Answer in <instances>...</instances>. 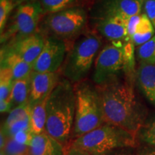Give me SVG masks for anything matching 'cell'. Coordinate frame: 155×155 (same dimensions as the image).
Listing matches in <instances>:
<instances>
[{
	"label": "cell",
	"mask_w": 155,
	"mask_h": 155,
	"mask_svg": "<svg viewBox=\"0 0 155 155\" xmlns=\"http://www.w3.org/2000/svg\"><path fill=\"white\" fill-rule=\"evenodd\" d=\"M43 9L44 14H53L58 12L82 7L83 0H39Z\"/></svg>",
	"instance_id": "20"
},
{
	"label": "cell",
	"mask_w": 155,
	"mask_h": 155,
	"mask_svg": "<svg viewBox=\"0 0 155 155\" xmlns=\"http://www.w3.org/2000/svg\"><path fill=\"white\" fill-rule=\"evenodd\" d=\"M136 155H155V148H144Z\"/></svg>",
	"instance_id": "32"
},
{
	"label": "cell",
	"mask_w": 155,
	"mask_h": 155,
	"mask_svg": "<svg viewBox=\"0 0 155 155\" xmlns=\"http://www.w3.org/2000/svg\"><path fill=\"white\" fill-rule=\"evenodd\" d=\"M104 123L121 128L137 138L146 121V112L136 96L130 81L119 78L97 86Z\"/></svg>",
	"instance_id": "1"
},
{
	"label": "cell",
	"mask_w": 155,
	"mask_h": 155,
	"mask_svg": "<svg viewBox=\"0 0 155 155\" xmlns=\"http://www.w3.org/2000/svg\"><path fill=\"white\" fill-rule=\"evenodd\" d=\"M144 2L140 0H98L93 12L96 19L107 17H119L128 20L140 15Z\"/></svg>",
	"instance_id": "10"
},
{
	"label": "cell",
	"mask_w": 155,
	"mask_h": 155,
	"mask_svg": "<svg viewBox=\"0 0 155 155\" xmlns=\"http://www.w3.org/2000/svg\"><path fill=\"white\" fill-rule=\"evenodd\" d=\"M101 45L99 36L94 32L81 35L71 47L63 63V74L71 83H78L91 68Z\"/></svg>",
	"instance_id": "5"
},
{
	"label": "cell",
	"mask_w": 155,
	"mask_h": 155,
	"mask_svg": "<svg viewBox=\"0 0 155 155\" xmlns=\"http://www.w3.org/2000/svg\"><path fill=\"white\" fill-rule=\"evenodd\" d=\"M7 137L4 134L3 131L1 129V134H0V148L1 150H3L5 148L6 144L7 141Z\"/></svg>",
	"instance_id": "33"
},
{
	"label": "cell",
	"mask_w": 155,
	"mask_h": 155,
	"mask_svg": "<svg viewBox=\"0 0 155 155\" xmlns=\"http://www.w3.org/2000/svg\"><path fill=\"white\" fill-rule=\"evenodd\" d=\"M30 110L31 107L29 102L25 103L22 105L14 108L9 112L8 117L6 120L4 126L5 127V126H8L11 124L12 123H13V122L18 121V120L30 117Z\"/></svg>",
	"instance_id": "24"
},
{
	"label": "cell",
	"mask_w": 155,
	"mask_h": 155,
	"mask_svg": "<svg viewBox=\"0 0 155 155\" xmlns=\"http://www.w3.org/2000/svg\"><path fill=\"white\" fill-rule=\"evenodd\" d=\"M75 116L72 140L104 124L101 97L96 85L81 81L74 86Z\"/></svg>",
	"instance_id": "3"
},
{
	"label": "cell",
	"mask_w": 155,
	"mask_h": 155,
	"mask_svg": "<svg viewBox=\"0 0 155 155\" xmlns=\"http://www.w3.org/2000/svg\"><path fill=\"white\" fill-rule=\"evenodd\" d=\"M143 7L144 14L151 21L155 29V0H147L144 2Z\"/></svg>",
	"instance_id": "28"
},
{
	"label": "cell",
	"mask_w": 155,
	"mask_h": 155,
	"mask_svg": "<svg viewBox=\"0 0 155 155\" xmlns=\"http://www.w3.org/2000/svg\"><path fill=\"white\" fill-rule=\"evenodd\" d=\"M87 19V12L83 7L48 14L42 19L39 25V32L45 38L59 39L67 44L83 34Z\"/></svg>",
	"instance_id": "6"
},
{
	"label": "cell",
	"mask_w": 155,
	"mask_h": 155,
	"mask_svg": "<svg viewBox=\"0 0 155 155\" xmlns=\"http://www.w3.org/2000/svg\"><path fill=\"white\" fill-rule=\"evenodd\" d=\"M49 96L42 101L30 105V131L35 135L40 134L45 131L47 103Z\"/></svg>",
	"instance_id": "17"
},
{
	"label": "cell",
	"mask_w": 155,
	"mask_h": 155,
	"mask_svg": "<svg viewBox=\"0 0 155 155\" xmlns=\"http://www.w3.org/2000/svg\"><path fill=\"white\" fill-rule=\"evenodd\" d=\"M30 153L31 155H64L63 146L45 131L34 135Z\"/></svg>",
	"instance_id": "14"
},
{
	"label": "cell",
	"mask_w": 155,
	"mask_h": 155,
	"mask_svg": "<svg viewBox=\"0 0 155 155\" xmlns=\"http://www.w3.org/2000/svg\"><path fill=\"white\" fill-rule=\"evenodd\" d=\"M6 155H31L30 147L19 144L13 138L7 139L3 150Z\"/></svg>",
	"instance_id": "25"
},
{
	"label": "cell",
	"mask_w": 155,
	"mask_h": 155,
	"mask_svg": "<svg viewBox=\"0 0 155 155\" xmlns=\"http://www.w3.org/2000/svg\"><path fill=\"white\" fill-rule=\"evenodd\" d=\"M0 155H6L5 153L3 152V151H1V153H0Z\"/></svg>",
	"instance_id": "36"
},
{
	"label": "cell",
	"mask_w": 155,
	"mask_h": 155,
	"mask_svg": "<svg viewBox=\"0 0 155 155\" xmlns=\"http://www.w3.org/2000/svg\"><path fill=\"white\" fill-rule=\"evenodd\" d=\"M75 116L74 86L66 78L60 79L47 103L46 132L65 146L72 140Z\"/></svg>",
	"instance_id": "2"
},
{
	"label": "cell",
	"mask_w": 155,
	"mask_h": 155,
	"mask_svg": "<svg viewBox=\"0 0 155 155\" xmlns=\"http://www.w3.org/2000/svg\"><path fill=\"white\" fill-rule=\"evenodd\" d=\"M141 17V14L131 17L127 20V33L130 40H131V38H132V37L135 33L137 25H138L139 21H140Z\"/></svg>",
	"instance_id": "29"
},
{
	"label": "cell",
	"mask_w": 155,
	"mask_h": 155,
	"mask_svg": "<svg viewBox=\"0 0 155 155\" xmlns=\"http://www.w3.org/2000/svg\"><path fill=\"white\" fill-rule=\"evenodd\" d=\"M154 32L155 29L152 22L147 15L143 13L131 40L134 45L140 46L151 40L154 36Z\"/></svg>",
	"instance_id": "19"
},
{
	"label": "cell",
	"mask_w": 155,
	"mask_h": 155,
	"mask_svg": "<svg viewBox=\"0 0 155 155\" xmlns=\"http://www.w3.org/2000/svg\"><path fill=\"white\" fill-rule=\"evenodd\" d=\"M1 60V66L7 67L11 70L15 81L29 76L33 71L32 65L25 61L12 49L6 53H2Z\"/></svg>",
	"instance_id": "16"
},
{
	"label": "cell",
	"mask_w": 155,
	"mask_h": 155,
	"mask_svg": "<svg viewBox=\"0 0 155 155\" xmlns=\"http://www.w3.org/2000/svg\"><path fill=\"white\" fill-rule=\"evenodd\" d=\"M63 152L64 155H91L88 153L73 146L71 141L63 146Z\"/></svg>",
	"instance_id": "30"
},
{
	"label": "cell",
	"mask_w": 155,
	"mask_h": 155,
	"mask_svg": "<svg viewBox=\"0 0 155 155\" xmlns=\"http://www.w3.org/2000/svg\"><path fill=\"white\" fill-rule=\"evenodd\" d=\"M34 135L35 134L31 132L30 130L22 131L17 133L12 138L19 144L28 145L30 147L32 139L34 138Z\"/></svg>",
	"instance_id": "27"
},
{
	"label": "cell",
	"mask_w": 155,
	"mask_h": 155,
	"mask_svg": "<svg viewBox=\"0 0 155 155\" xmlns=\"http://www.w3.org/2000/svg\"><path fill=\"white\" fill-rule=\"evenodd\" d=\"M124 48V47H123ZM123 48L108 45L103 48L95 62L93 81L97 86L104 84L118 77L124 69L125 59Z\"/></svg>",
	"instance_id": "8"
},
{
	"label": "cell",
	"mask_w": 155,
	"mask_h": 155,
	"mask_svg": "<svg viewBox=\"0 0 155 155\" xmlns=\"http://www.w3.org/2000/svg\"><path fill=\"white\" fill-rule=\"evenodd\" d=\"M96 20V30L114 45L123 48L126 42L130 40L126 19L119 17H107Z\"/></svg>",
	"instance_id": "11"
},
{
	"label": "cell",
	"mask_w": 155,
	"mask_h": 155,
	"mask_svg": "<svg viewBox=\"0 0 155 155\" xmlns=\"http://www.w3.org/2000/svg\"><path fill=\"white\" fill-rule=\"evenodd\" d=\"M137 137L151 146L155 147V116L145 121L139 131Z\"/></svg>",
	"instance_id": "23"
},
{
	"label": "cell",
	"mask_w": 155,
	"mask_h": 155,
	"mask_svg": "<svg viewBox=\"0 0 155 155\" xmlns=\"http://www.w3.org/2000/svg\"><path fill=\"white\" fill-rule=\"evenodd\" d=\"M60 79L58 72L40 73L32 71L30 74V94L28 101L30 105L48 98Z\"/></svg>",
	"instance_id": "12"
},
{
	"label": "cell",
	"mask_w": 155,
	"mask_h": 155,
	"mask_svg": "<svg viewBox=\"0 0 155 155\" xmlns=\"http://www.w3.org/2000/svg\"><path fill=\"white\" fill-rule=\"evenodd\" d=\"M45 36L40 32H35L14 42L12 50L33 66L35 62L41 53L45 43Z\"/></svg>",
	"instance_id": "13"
},
{
	"label": "cell",
	"mask_w": 155,
	"mask_h": 155,
	"mask_svg": "<svg viewBox=\"0 0 155 155\" xmlns=\"http://www.w3.org/2000/svg\"><path fill=\"white\" fill-rule=\"evenodd\" d=\"M15 5L13 0H0V31L1 34L5 28L7 19L10 12L14 9Z\"/></svg>",
	"instance_id": "26"
},
{
	"label": "cell",
	"mask_w": 155,
	"mask_h": 155,
	"mask_svg": "<svg viewBox=\"0 0 155 155\" xmlns=\"http://www.w3.org/2000/svg\"><path fill=\"white\" fill-rule=\"evenodd\" d=\"M30 75L14 81L10 96V101L13 108L28 102L30 94Z\"/></svg>",
	"instance_id": "18"
},
{
	"label": "cell",
	"mask_w": 155,
	"mask_h": 155,
	"mask_svg": "<svg viewBox=\"0 0 155 155\" xmlns=\"http://www.w3.org/2000/svg\"><path fill=\"white\" fill-rule=\"evenodd\" d=\"M140 1H142V2H145V1H147V0H140Z\"/></svg>",
	"instance_id": "37"
},
{
	"label": "cell",
	"mask_w": 155,
	"mask_h": 155,
	"mask_svg": "<svg viewBox=\"0 0 155 155\" xmlns=\"http://www.w3.org/2000/svg\"><path fill=\"white\" fill-rule=\"evenodd\" d=\"M128 149V148H126ZM126 149H121V150H118L112 152L109 154H107L106 155H131L130 153H129L126 150Z\"/></svg>",
	"instance_id": "34"
},
{
	"label": "cell",
	"mask_w": 155,
	"mask_h": 155,
	"mask_svg": "<svg viewBox=\"0 0 155 155\" xmlns=\"http://www.w3.org/2000/svg\"><path fill=\"white\" fill-rule=\"evenodd\" d=\"M13 1H14L15 7H18V6L20 5L21 4L26 2L30 1V0H13Z\"/></svg>",
	"instance_id": "35"
},
{
	"label": "cell",
	"mask_w": 155,
	"mask_h": 155,
	"mask_svg": "<svg viewBox=\"0 0 155 155\" xmlns=\"http://www.w3.org/2000/svg\"><path fill=\"white\" fill-rule=\"evenodd\" d=\"M12 104L10 101V98L7 100L0 101V111L1 113L10 112L12 110Z\"/></svg>",
	"instance_id": "31"
},
{
	"label": "cell",
	"mask_w": 155,
	"mask_h": 155,
	"mask_svg": "<svg viewBox=\"0 0 155 155\" xmlns=\"http://www.w3.org/2000/svg\"><path fill=\"white\" fill-rule=\"evenodd\" d=\"M137 58L140 63L155 65V35L149 41L139 46Z\"/></svg>",
	"instance_id": "22"
},
{
	"label": "cell",
	"mask_w": 155,
	"mask_h": 155,
	"mask_svg": "<svg viewBox=\"0 0 155 155\" xmlns=\"http://www.w3.org/2000/svg\"><path fill=\"white\" fill-rule=\"evenodd\" d=\"M137 138L116 126L104 123L90 132L71 140L73 146L91 155H106L114 151L134 148Z\"/></svg>",
	"instance_id": "4"
},
{
	"label": "cell",
	"mask_w": 155,
	"mask_h": 155,
	"mask_svg": "<svg viewBox=\"0 0 155 155\" xmlns=\"http://www.w3.org/2000/svg\"><path fill=\"white\" fill-rule=\"evenodd\" d=\"M137 81L145 98L155 106V65L140 63L137 71Z\"/></svg>",
	"instance_id": "15"
},
{
	"label": "cell",
	"mask_w": 155,
	"mask_h": 155,
	"mask_svg": "<svg viewBox=\"0 0 155 155\" xmlns=\"http://www.w3.org/2000/svg\"><path fill=\"white\" fill-rule=\"evenodd\" d=\"M67 44L54 38H46L41 53L33 65V71L40 73H56L65 62Z\"/></svg>",
	"instance_id": "9"
},
{
	"label": "cell",
	"mask_w": 155,
	"mask_h": 155,
	"mask_svg": "<svg viewBox=\"0 0 155 155\" xmlns=\"http://www.w3.org/2000/svg\"><path fill=\"white\" fill-rule=\"evenodd\" d=\"M44 11L39 0H30L17 7L12 25L7 32L2 35L1 41L8 40L9 36H16L19 40L38 32Z\"/></svg>",
	"instance_id": "7"
},
{
	"label": "cell",
	"mask_w": 155,
	"mask_h": 155,
	"mask_svg": "<svg viewBox=\"0 0 155 155\" xmlns=\"http://www.w3.org/2000/svg\"><path fill=\"white\" fill-rule=\"evenodd\" d=\"M14 77L9 68L1 66L0 70V101L10 98L14 84Z\"/></svg>",
	"instance_id": "21"
}]
</instances>
